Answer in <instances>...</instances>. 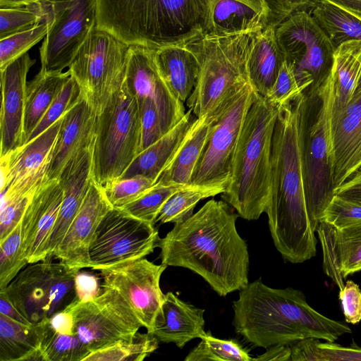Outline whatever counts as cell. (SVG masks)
<instances>
[{"label": "cell", "mask_w": 361, "mask_h": 361, "mask_svg": "<svg viewBox=\"0 0 361 361\" xmlns=\"http://www.w3.org/2000/svg\"><path fill=\"white\" fill-rule=\"evenodd\" d=\"M305 92L281 104L270 156V190L265 213L276 250L285 261L304 262L317 254L304 184L303 149L310 119Z\"/></svg>", "instance_id": "6da1fadb"}, {"label": "cell", "mask_w": 361, "mask_h": 361, "mask_svg": "<svg viewBox=\"0 0 361 361\" xmlns=\"http://www.w3.org/2000/svg\"><path fill=\"white\" fill-rule=\"evenodd\" d=\"M238 216L226 202L209 200L159 239L161 264L195 272L220 296L243 289L249 283V254L236 229Z\"/></svg>", "instance_id": "7a4b0ae2"}, {"label": "cell", "mask_w": 361, "mask_h": 361, "mask_svg": "<svg viewBox=\"0 0 361 361\" xmlns=\"http://www.w3.org/2000/svg\"><path fill=\"white\" fill-rule=\"evenodd\" d=\"M233 309L235 332L255 347L290 345L307 338L334 342L352 332L345 322L312 308L301 290L271 288L260 279L239 290Z\"/></svg>", "instance_id": "3957f363"}, {"label": "cell", "mask_w": 361, "mask_h": 361, "mask_svg": "<svg viewBox=\"0 0 361 361\" xmlns=\"http://www.w3.org/2000/svg\"><path fill=\"white\" fill-rule=\"evenodd\" d=\"M97 27L152 49L212 35L218 0H96Z\"/></svg>", "instance_id": "277c9868"}, {"label": "cell", "mask_w": 361, "mask_h": 361, "mask_svg": "<svg viewBox=\"0 0 361 361\" xmlns=\"http://www.w3.org/2000/svg\"><path fill=\"white\" fill-rule=\"evenodd\" d=\"M279 106L257 94L239 135L229 185L221 193L224 202L246 220L258 219L267 204L272 137Z\"/></svg>", "instance_id": "5b68a950"}, {"label": "cell", "mask_w": 361, "mask_h": 361, "mask_svg": "<svg viewBox=\"0 0 361 361\" xmlns=\"http://www.w3.org/2000/svg\"><path fill=\"white\" fill-rule=\"evenodd\" d=\"M261 30L207 35L185 42L200 64L196 86L186 101L197 118L212 111L250 82L248 61L255 37Z\"/></svg>", "instance_id": "8992f818"}, {"label": "cell", "mask_w": 361, "mask_h": 361, "mask_svg": "<svg viewBox=\"0 0 361 361\" xmlns=\"http://www.w3.org/2000/svg\"><path fill=\"white\" fill-rule=\"evenodd\" d=\"M142 126L137 102L122 85L97 116L92 177L103 188L118 179L141 152Z\"/></svg>", "instance_id": "52a82bcc"}, {"label": "cell", "mask_w": 361, "mask_h": 361, "mask_svg": "<svg viewBox=\"0 0 361 361\" xmlns=\"http://www.w3.org/2000/svg\"><path fill=\"white\" fill-rule=\"evenodd\" d=\"M130 45L96 27L68 67L82 98L97 116L123 83Z\"/></svg>", "instance_id": "ba28073f"}, {"label": "cell", "mask_w": 361, "mask_h": 361, "mask_svg": "<svg viewBox=\"0 0 361 361\" xmlns=\"http://www.w3.org/2000/svg\"><path fill=\"white\" fill-rule=\"evenodd\" d=\"M320 106L307 126L303 149V173L307 208L315 232L323 212L334 195L331 172V117L334 78L330 71L316 90Z\"/></svg>", "instance_id": "9c48e42d"}, {"label": "cell", "mask_w": 361, "mask_h": 361, "mask_svg": "<svg viewBox=\"0 0 361 361\" xmlns=\"http://www.w3.org/2000/svg\"><path fill=\"white\" fill-rule=\"evenodd\" d=\"M80 270L58 260L28 264L2 289L32 324L50 319L75 298V279Z\"/></svg>", "instance_id": "30bf717a"}, {"label": "cell", "mask_w": 361, "mask_h": 361, "mask_svg": "<svg viewBox=\"0 0 361 361\" xmlns=\"http://www.w3.org/2000/svg\"><path fill=\"white\" fill-rule=\"evenodd\" d=\"M257 94L250 82H246L215 109L212 129L193 171L190 185L222 187L226 190L239 135Z\"/></svg>", "instance_id": "8fae6325"}, {"label": "cell", "mask_w": 361, "mask_h": 361, "mask_svg": "<svg viewBox=\"0 0 361 361\" xmlns=\"http://www.w3.org/2000/svg\"><path fill=\"white\" fill-rule=\"evenodd\" d=\"M49 29L39 49L41 69L61 73L97 27L96 0H40Z\"/></svg>", "instance_id": "7c38bea8"}, {"label": "cell", "mask_w": 361, "mask_h": 361, "mask_svg": "<svg viewBox=\"0 0 361 361\" xmlns=\"http://www.w3.org/2000/svg\"><path fill=\"white\" fill-rule=\"evenodd\" d=\"M64 310L72 314L75 333L90 353L130 340L142 326L128 302L111 288L102 287L100 294L88 301L74 299Z\"/></svg>", "instance_id": "4fadbf2b"}, {"label": "cell", "mask_w": 361, "mask_h": 361, "mask_svg": "<svg viewBox=\"0 0 361 361\" xmlns=\"http://www.w3.org/2000/svg\"><path fill=\"white\" fill-rule=\"evenodd\" d=\"M160 238L154 224L112 207L99 223L89 249L90 269H102L145 258Z\"/></svg>", "instance_id": "5bb4252c"}, {"label": "cell", "mask_w": 361, "mask_h": 361, "mask_svg": "<svg viewBox=\"0 0 361 361\" xmlns=\"http://www.w3.org/2000/svg\"><path fill=\"white\" fill-rule=\"evenodd\" d=\"M285 59L314 79L312 92L331 70L336 47L308 11L295 12L275 27Z\"/></svg>", "instance_id": "9a60e30c"}, {"label": "cell", "mask_w": 361, "mask_h": 361, "mask_svg": "<svg viewBox=\"0 0 361 361\" xmlns=\"http://www.w3.org/2000/svg\"><path fill=\"white\" fill-rule=\"evenodd\" d=\"M166 267L142 258L102 269L99 270L102 287L118 291L149 331L164 298L159 281Z\"/></svg>", "instance_id": "2e32d148"}, {"label": "cell", "mask_w": 361, "mask_h": 361, "mask_svg": "<svg viewBox=\"0 0 361 361\" xmlns=\"http://www.w3.org/2000/svg\"><path fill=\"white\" fill-rule=\"evenodd\" d=\"M124 84L136 99L147 98L156 104L164 134L183 118V103L174 95L161 74L155 60V49L130 45Z\"/></svg>", "instance_id": "e0dca14e"}, {"label": "cell", "mask_w": 361, "mask_h": 361, "mask_svg": "<svg viewBox=\"0 0 361 361\" xmlns=\"http://www.w3.org/2000/svg\"><path fill=\"white\" fill-rule=\"evenodd\" d=\"M360 170H361V82L345 106H333L331 172L334 190Z\"/></svg>", "instance_id": "ac0fdd59"}, {"label": "cell", "mask_w": 361, "mask_h": 361, "mask_svg": "<svg viewBox=\"0 0 361 361\" xmlns=\"http://www.w3.org/2000/svg\"><path fill=\"white\" fill-rule=\"evenodd\" d=\"M113 207L102 187L92 181L90 189L62 241L54 255L71 269L90 268L89 249L94 233Z\"/></svg>", "instance_id": "d6986e66"}, {"label": "cell", "mask_w": 361, "mask_h": 361, "mask_svg": "<svg viewBox=\"0 0 361 361\" xmlns=\"http://www.w3.org/2000/svg\"><path fill=\"white\" fill-rule=\"evenodd\" d=\"M35 61L27 52L1 71L0 157L24 143L27 76Z\"/></svg>", "instance_id": "ffe728a7"}, {"label": "cell", "mask_w": 361, "mask_h": 361, "mask_svg": "<svg viewBox=\"0 0 361 361\" xmlns=\"http://www.w3.org/2000/svg\"><path fill=\"white\" fill-rule=\"evenodd\" d=\"M63 197L58 179L49 180L36 192L20 221L23 255L28 264L43 261Z\"/></svg>", "instance_id": "44dd1931"}, {"label": "cell", "mask_w": 361, "mask_h": 361, "mask_svg": "<svg viewBox=\"0 0 361 361\" xmlns=\"http://www.w3.org/2000/svg\"><path fill=\"white\" fill-rule=\"evenodd\" d=\"M93 144L82 149L71 159L58 178L63 190V197L48 243L46 259H54L55 251L77 214L93 181Z\"/></svg>", "instance_id": "7402d4cb"}, {"label": "cell", "mask_w": 361, "mask_h": 361, "mask_svg": "<svg viewBox=\"0 0 361 361\" xmlns=\"http://www.w3.org/2000/svg\"><path fill=\"white\" fill-rule=\"evenodd\" d=\"M96 125L97 114L82 97L64 114L48 167L49 180L58 179L70 159L93 144Z\"/></svg>", "instance_id": "603a6c76"}, {"label": "cell", "mask_w": 361, "mask_h": 361, "mask_svg": "<svg viewBox=\"0 0 361 361\" xmlns=\"http://www.w3.org/2000/svg\"><path fill=\"white\" fill-rule=\"evenodd\" d=\"M62 118L31 141L0 157L1 190L21 183L48 167Z\"/></svg>", "instance_id": "cb8c5ba5"}, {"label": "cell", "mask_w": 361, "mask_h": 361, "mask_svg": "<svg viewBox=\"0 0 361 361\" xmlns=\"http://www.w3.org/2000/svg\"><path fill=\"white\" fill-rule=\"evenodd\" d=\"M204 310L196 307L168 292L159 309L148 333L159 341L173 343L183 348L191 340L201 338L204 331Z\"/></svg>", "instance_id": "d4e9b609"}, {"label": "cell", "mask_w": 361, "mask_h": 361, "mask_svg": "<svg viewBox=\"0 0 361 361\" xmlns=\"http://www.w3.org/2000/svg\"><path fill=\"white\" fill-rule=\"evenodd\" d=\"M197 117L190 109L158 140L142 151L118 178L143 176L157 182L184 142Z\"/></svg>", "instance_id": "484cf974"}, {"label": "cell", "mask_w": 361, "mask_h": 361, "mask_svg": "<svg viewBox=\"0 0 361 361\" xmlns=\"http://www.w3.org/2000/svg\"><path fill=\"white\" fill-rule=\"evenodd\" d=\"M215 117L214 109L196 118L184 142L155 183L190 185L193 171L206 146Z\"/></svg>", "instance_id": "4316f807"}, {"label": "cell", "mask_w": 361, "mask_h": 361, "mask_svg": "<svg viewBox=\"0 0 361 361\" xmlns=\"http://www.w3.org/2000/svg\"><path fill=\"white\" fill-rule=\"evenodd\" d=\"M155 60L161 74L174 95L183 103L195 89L200 64L186 43L166 45L155 49Z\"/></svg>", "instance_id": "83f0119b"}, {"label": "cell", "mask_w": 361, "mask_h": 361, "mask_svg": "<svg viewBox=\"0 0 361 361\" xmlns=\"http://www.w3.org/2000/svg\"><path fill=\"white\" fill-rule=\"evenodd\" d=\"M284 60L275 27L267 25L257 32L248 61L250 82L258 94L268 95Z\"/></svg>", "instance_id": "f1b7e54d"}, {"label": "cell", "mask_w": 361, "mask_h": 361, "mask_svg": "<svg viewBox=\"0 0 361 361\" xmlns=\"http://www.w3.org/2000/svg\"><path fill=\"white\" fill-rule=\"evenodd\" d=\"M71 76L61 73L39 72L27 82L24 116V143L42 119L50 105Z\"/></svg>", "instance_id": "f546056e"}, {"label": "cell", "mask_w": 361, "mask_h": 361, "mask_svg": "<svg viewBox=\"0 0 361 361\" xmlns=\"http://www.w3.org/2000/svg\"><path fill=\"white\" fill-rule=\"evenodd\" d=\"M331 70L334 78V106H345L361 82V39H350L336 47Z\"/></svg>", "instance_id": "4dcf8cb0"}, {"label": "cell", "mask_w": 361, "mask_h": 361, "mask_svg": "<svg viewBox=\"0 0 361 361\" xmlns=\"http://www.w3.org/2000/svg\"><path fill=\"white\" fill-rule=\"evenodd\" d=\"M0 360L43 361L35 324H23L0 314Z\"/></svg>", "instance_id": "1f68e13d"}, {"label": "cell", "mask_w": 361, "mask_h": 361, "mask_svg": "<svg viewBox=\"0 0 361 361\" xmlns=\"http://www.w3.org/2000/svg\"><path fill=\"white\" fill-rule=\"evenodd\" d=\"M48 167L28 179L1 190L0 240L20 221L37 190L49 180Z\"/></svg>", "instance_id": "d6a6232c"}, {"label": "cell", "mask_w": 361, "mask_h": 361, "mask_svg": "<svg viewBox=\"0 0 361 361\" xmlns=\"http://www.w3.org/2000/svg\"><path fill=\"white\" fill-rule=\"evenodd\" d=\"M310 13L335 47L350 39H361V21L329 0H314Z\"/></svg>", "instance_id": "836d02e7"}, {"label": "cell", "mask_w": 361, "mask_h": 361, "mask_svg": "<svg viewBox=\"0 0 361 361\" xmlns=\"http://www.w3.org/2000/svg\"><path fill=\"white\" fill-rule=\"evenodd\" d=\"M43 361H82L90 353L77 334L55 331L49 319L35 324Z\"/></svg>", "instance_id": "e575fe53"}, {"label": "cell", "mask_w": 361, "mask_h": 361, "mask_svg": "<svg viewBox=\"0 0 361 361\" xmlns=\"http://www.w3.org/2000/svg\"><path fill=\"white\" fill-rule=\"evenodd\" d=\"M225 191L226 189L222 187L185 186L176 192L165 202L155 224L181 223L193 214V209L199 201Z\"/></svg>", "instance_id": "d590c367"}, {"label": "cell", "mask_w": 361, "mask_h": 361, "mask_svg": "<svg viewBox=\"0 0 361 361\" xmlns=\"http://www.w3.org/2000/svg\"><path fill=\"white\" fill-rule=\"evenodd\" d=\"M159 340L138 331L130 340H119L90 353L82 361H142L157 349Z\"/></svg>", "instance_id": "8d00e7d4"}, {"label": "cell", "mask_w": 361, "mask_h": 361, "mask_svg": "<svg viewBox=\"0 0 361 361\" xmlns=\"http://www.w3.org/2000/svg\"><path fill=\"white\" fill-rule=\"evenodd\" d=\"M185 361H253L245 349L235 340L214 337L209 331L185 357Z\"/></svg>", "instance_id": "74e56055"}, {"label": "cell", "mask_w": 361, "mask_h": 361, "mask_svg": "<svg viewBox=\"0 0 361 361\" xmlns=\"http://www.w3.org/2000/svg\"><path fill=\"white\" fill-rule=\"evenodd\" d=\"M313 82L310 73L298 70L293 63L285 59L266 97L279 106L305 92Z\"/></svg>", "instance_id": "f35d334b"}, {"label": "cell", "mask_w": 361, "mask_h": 361, "mask_svg": "<svg viewBox=\"0 0 361 361\" xmlns=\"http://www.w3.org/2000/svg\"><path fill=\"white\" fill-rule=\"evenodd\" d=\"M185 186L155 183L137 200L119 209L135 218L155 224V220L165 202L176 192Z\"/></svg>", "instance_id": "ab89813d"}, {"label": "cell", "mask_w": 361, "mask_h": 361, "mask_svg": "<svg viewBox=\"0 0 361 361\" xmlns=\"http://www.w3.org/2000/svg\"><path fill=\"white\" fill-rule=\"evenodd\" d=\"M28 264L22 247L20 222L0 240V290L5 288L16 275Z\"/></svg>", "instance_id": "60d3db41"}, {"label": "cell", "mask_w": 361, "mask_h": 361, "mask_svg": "<svg viewBox=\"0 0 361 361\" xmlns=\"http://www.w3.org/2000/svg\"><path fill=\"white\" fill-rule=\"evenodd\" d=\"M40 1L23 7L0 8V39L31 29L44 22Z\"/></svg>", "instance_id": "b9f144b4"}, {"label": "cell", "mask_w": 361, "mask_h": 361, "mask_svg": "<svg viewBox=\"0 0 361 361\" xmlns=\"http://www.w3.org/2000/svg\"><path fill=\"white\" fill-rule=\"evenodd\" d=\"M336 245L343 277L361 271V224L336 229Z\"/></svg>", "instance_id": "7bdbcfd3"}, {"label": "cell", "mask_w": 361, "mask_h": 361, "mask_svg": "<svg viewBox=\"0 0 361 361\" xmlns=\"http://www.w3.org/2000/svg\"><path fill=\"white\" fill-rule=\"evenodd\" d=\"M49 29V24L44 21L31 29L0 39V71L44 39Z\"/></svg>", "instance_id": "ee69618b"}, {"label": "cell", "mask_w": 361, "mask_h": 361, "mask_svg": "<svg viewBox=\"0 0 361 361\" xmlns=\"http://www.w3.org/2000/svg\"><path fill=\"white\" fill-rule=\"evenodd\" d=\"M342 229L361 224V197L334 194L324 209L321 221Z\"/></svg>", "instance_id": "f6af8a7d"}, {"label": "cell", "mask_w": 361, "mask_h": 361, "mask_svg": "<svg viewBox=\"0 0 361 361\" xmlns=\"http://www.w3.org/2000/svg\"><path fill=\"white\" fill-rule=\"evenodd\" d=\"M82 97L79 85L75 80L70 76L25 143L54 125Z\"/></svg>", "instance_id": "bcb514c9"}, {"label": "cell", "mask_w": 361, "mask_h": 361, "mask_svg": "<svg viewBox=\"0 0 361 361\" xmlns=\"http://www.w3.org/2000/svg\"><path fill=\"white\" fill-rule=\"evenodd\" d=\"M155 184L143 176H135L111 181L103 187L104 194L112 207L121 208L135 201Z\"/></svg>", "instance_id": "7dc6e473"}, {"label": "cell", "mask_w": 361, "mask_h": 361, "mask_svg": "<svg viewBox=\"0 0 361 361\" xmlns=\"http://www.w3.org/2000/svg\"><path fill=\"white\" fill-rule=\"evenodd\" d=\"M323 250V268L341 290L344 286V278L340 269L336 245V228L324 221H320L317 230Z\"/></svg>", "instance_id": "c3c4849f"}, {"label": "cell", "mask_w": 361, "mask_h": 361, "mask_svg": "<svg viewBox=\"0 0 361 361\" xmlns=\"http://www.w3.org/2000/svg\"><path fill=\"white\" fill-rule=\"evenodd\" d=\"M136 100L142 126V152L158 140L164 133L156 104L147 98Z\"/></svg>", "instance_id": "681fc988"}, {"label": "cell", "mask_w": 361, "mask_h": 361, "mask_svg": "<svg viewBox=\"0 0 361 361\" xmlns=\"http://www.w3.org/2000/svg\"><path fill=\"white\" fill-rule=\"evenodd\" d=\"M345 322L356 324L361 321V289L352 280H348L344 284L343 288L339 290Z\"/></svg>", "instance_id": "f907efd6"}, {"label": "cell", "mask_w": 361, "mask_h": 361, "mask_svg": "<svg viewBox=\"0 0 361 361\" xmlns=\"http://www.w3.org/2000/svg\"><path fill=\"white\" fill-rule=\"evenodd\" d=\"M317 361H361V348L344 347L331 341L317 343Z\"/></svg>", "instance_id": "816d5d0a"}, {"label": "cell", "mask_w": 361, "mask_h": 361, "mask_svg": "<svg viewBox=\"0 0 361 361\" xmlns=\"http://www.w3.org/2000/svg\"><path fill=\"white\" fill-rule=\"evenodd\" d=\"M102 290V283L96 275L80 270L78 271L75 279L76 300L88 301L99 295Z\"/></svg>", "instance_id": "f5cc1de1"}, {"label": "cell", "mask_w": 361, "mask_h": 361, "mask_svg": "<svg viewBox=\"0 0 361 361\" xmlns=\"http://www.w3.org/2000/svg\"><path fill=\"white\" fill-rule=\"evenodd\" d=\"M51 326L56 331L69 335L76 334L72 314L66 310L60 311L49 319Z\"/></svg>", "instance_id": "db71d44e"}, {"label": "cell", "mask_w": 361, "mask_h": 361, "mask_svg": "<svg viewBox=\"0 0 361 361\" xmlns=\"http://www.w3.org/2000/svg\"><path fill=\"white\" fill-rule=\"evenodd\" d=\"M0 314L20 324H32L14 306L3 290H0Z\"/></svg>", "instance_id": "11a10c76"}, {"label": "cell", "mask_w": 361, "mask_h": 361, "mask_svg": "<svg viewBox=\"0 0 361 361\" xmlns=\"http://www.w3.org/2000/svg\"><path fill=\"white\" fill-rule=\"evenodd\" d=\"M290 355L289 345H277L269 347L264 354L253 358V361L290 360Z\"/></svg>", "instance_id": "9f6ffc18"}, {"label": "cell", "mask_w": 361, "mask_h": 361, "mask_svg": "<svg viewBox=\"0 0 361 361\" xmlns=\"http://www.w3.org/2000/svg\"><path fill=\"white\" fill-rule=\"evenodd\" d=\"M334 194L361 197V170L336 188Z\"/></svg>", "instance_id": "6f0895ef"}, {"label": "cell", "mask_w": 361, "mask_h": 361, "mask_svg": "<svg viewBox=\"0 0 361 361\" xmlns=\"http://www.w3.org/2000/svg\"><path fill=\"white\" fill-rule=\"evenodd\" d=\"M39 1L40 0H0V8L23 7Z\"/></svg>", "instance_id": "680465c9"}, {"label": "cell", "mask_w": 361, "mask_h": 361, "mask_svg": "<svg viewBox=\"0 0 361 361\" xmlns=\"http://www.w3.org/2000/svg\"><path fill=\"white\" fill-rule=\"evenodd\" d=\"M337 5L350 8H361V0H329Z\"/></svg>", "instance_id": "91938a15"}, {"label": "cell", "mask_w": 361, "mask_h": 361, "mask_svg": "<svg viewBox=\"0 0 361 361\" xmlns=\"http://www.w3.org/2000/svg\"><path fill=\"white\" fill-rule=\"evenodd\" d=\"M337 6L342 8L343 10L348 11V13H350V14H352L353 16L356 17L361 21V8H350L345 6Z\"/></svg>", "instance_id": "94428289"}]
</instances>
